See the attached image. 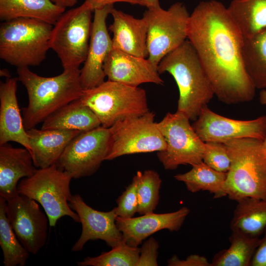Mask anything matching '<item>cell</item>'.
Segmentation results:
<instances>
[{
    "mask_svg": "<svg viewBox=\"0 0 266 266\" xmlns=\"http://www.w3.org/2000/svg\"><path fill=\"white\" fill-rule=\"evenodd\" d=\"M192 126L204 142L225 143L244 138L263 141L266 137V115L250 120H238L220 115L205 106Z\"/></svg>",
    "mask_w": 266,
    "mask_h": 266,
    "instance_id": "5bb4252c",
    "label": "cell"
},
{
    "mask_svg": "<svg viewBox=\"0 0 266 266\" xmlns=\"http://www.w3.org/2000/svg\"><path fill=\"white\" fill-rule=\"evenodd\" d=\"M152 111L120 120L109 128L111 144L105 161L138 153L166 149V141L154 122Z\"/></svg>",
    "mask_w": 266,
    "mask_h": 266,
    "instance_id": "8fae6325",
    "label": "cell"
},
{
    "mask_svg": "<svg viewBox=\"0 0 266 266\" xmlns=\"http://www.w3.org/2000/svg\"><path fill=\"white\" fill-rule=\"evenodd\" d=\"M65 9L51 0H0V19L32 18L54 25Z\"/></svg>",
    "mask_w": 266,
    "mask_h": 266,
    "instance_id": "cb8c5ba5",
    "label": "cell"
},
{
    "mask_svg": "<svg viewBox=\"0 0 266 266\" xmlns=\"http://www.w3.org/2000/svg\"><path fill=\"white\" fill-rule=\"evenodd\" d=\"M242 58L245 70L255 88L266 90V29L244 38Z\"/></svg>",
    "mask_w": 266,
    "mask_h": 266,
    "instance_id": "83f0119b",
    "label": "cell"
},
{
    "mask_svg": "<svg viewBox=\"0 0 266 266\" xmlns=\"http://www.w3.org/2000/svg\"><path fill=\"white\" fill-rule=\"evenodd\" d=\"M190 212L189 208L183 206L169 213L153 212L130 218L117 217L116 224L123 240L129 245L138 247L143 240L160 230L179 231Z\"/></svg>",
    "mask_w": 266,
    "mask_h": 266,
    "instance_id": "ac0fdd59",
    "label": "cell"
},
{
    "mask_svg": "<svg viewBox=\"0 0 266 266\" xmlns=\"http://www.w3.org/2000/svg\"><path fill=\"white\" fill-rule=\"evenodd\" d=\"M202 161L212 168L222 172H227L231 164L226 145L217 142H205Z\"/></svg>",
    "mask_w": 266,
    "mask_h": 266,
    "instance_id": "836d02e7",
    "label": "cell"
},
{
    "mask_svg": "<svg viewBox=\"0 0 266 266\" xmlns=\"http://www.w3.org/2000/svg\"><path fill=\"white\" fill-rule=\"evenodd\" d=\"M85 2L94 11L97 8L104 7L107 5H113L116 2H127L131 4L145 6L143 0H85Z\"/></svg>",
    "mask_w": 266,
    "mask_h": 266,
    "instance_id": "74e56055",
    "label": "cell"
},
{
    "mask_svg": "<svg viewBox=\"0 0 266 266\" xmlns=\"http://www.w3.org/2000/svg\"><path fill=\"white\" fill-rule=\"evenodd\" d=\"M72 177L56 164L37 168L33 175L20 180L17 186L19 194L39 203L46 214L50 227L67 216L80 222L79 216L69 205L72 195L70 183Z\"/></svg>",
    "mask_w": 266,
    "mask_h": 266,
    "instance_id": "52a82bcc",
    "label": "cell"
},
{
    "mask_svg": "<svg viewBox=\"0 0 266 266\" xmlns=\"http://www.w3.org/2000/svg\"><path fill=\"white\" fill-rule=\"evenodd\" d=\"M157 69L172 76L179 92L177 111L195 121L215 94L193 45L186 39L161 60Z\"/></svg>",
    "mask_w": 266,
    "mask_h": 266,
    "instance_id": "3957f363",
    "label": "cell"
},
{
    "mask_svg": "<svg viewBox=\"0 0 266 266\" xmlns=\"http://www.w3.org/2000/svg\"><path fill=\"white\" fill-rule=\"evenodd\" d=\"M6 200L0 196V245L4 266H24L29 252L19 240L6 213Z\"/></svg>",
    "mask_w": 266,
    "mask_h": 266,
    "instance_id": "f546056e",
    "label": "cell"
},
{
    "mask_svg": "<svg viewBox=\"0 0 266 266\" xmlns=\"http://www.w3.org/2000/svg\"><path fill=\"white\" fill-rule=\"evenodd\" d=\"M244 37L227 7L200 1L190 14L187 39L196 51L215 96L227 104L252 100L256 88L243 63Z\"/></svg>",
    "mask_w": 266,
    "mask_h": 266,
    "instance_id": "6da1fadb",
    "label": "cell"
},
{
    "mask_svg": "<svg viewBox=\"0 0 266 266\" xmlns=\"http://www.w3.org/2000/svg\"><path fill=\"white\" fill-rule=\"evenodd\" d=\"M263 234L253 255L250 266H266V227Z\"/></svg>",
    "mask_w": 266,
    "mask_h": 266,
    "instance_id": "8d00e7d4",
    "label": "cell"
},
{
    "mask_svg": "<svg viewBox=\"0 0 266 266\" xmlns=\"http://www.w3.org/2000/svg\"><path fill=\"white\" fill-rule=\"evenodd\" d=\"M227 8L244 38L266 29V0H232Z\"/></svg>",
    "mask_w": 266,
    "mask_h": 266,
    "instance_id": "484cf974",
    "label": "cell"
},
{
    "mask_svg": "<svg viewBox=\"0 0 266 266\" xmlns=\"http://www.w3.org/2000/svg\"><path fill=\"white\" fill-rule=\"evenodd\" d=\"M139 253V248L123 240L111 250L96 257H87L77 264L79 266H136Z\"/></svg>",
    "mask_w": 266,
    "mask_h": 266,
    "instance_id": "4dcf8cb0",
    "label": "cell"
},
{
    "mask_svg": "<svg viewBox=\"0 0 266 266\" xmlns=\"http://www.w3.org/2000/svg\"><path fill=\"white\" fill-rule=\"evenodd\" d=\"M157 126L166 144L157 152L166 170H174L180 165L193 166L202 162L205 142L197 135L190 120L181 112H168Z\"/></svg>",
    "mask_w": 266,
    "mask_h": 266,
    "instance_id": "30bf717a",
    "label": "cell"
},
{
    "mask_svg": "<svg viewBox=\"0 0 266 266\" xmlns=\"http://www.w3.org/2000/svg\"><path fill=\"white\" fill-rule=\"evenodd\" d=\"M57 5L66 8L74 6L77 2V0H51Z\"/></svg>",
    "mask_w": 266,
    "mask_h": 266,
    "instance_id": "f35d334b",
    "label": "cell"
},
{
    "mask_svg": "<svg viewBox=\"0 0 266 266\" xmlns=\"http://www.w3.org/2000/svg\"><path fill=\"white\" fill-rule=\"evenodd\" d=\"M0 75L6 78L11 77L9 70L7 68H2L0 70Z\"/></svg>",
    "mask_w": 266,
    "mask_h": 266,
    "instance_id": "b9f144b4",
    "label": "cell"
},
{
    "mask_svg": "<svg viewBox=\"0 0 266 266\" xmlns=\"http://www.w3.org/2000/svg\"><path fill=\"white\" fill-rule=\"evenodd\" d=\"M237 202L230 223L231 231L260 237L266 227V199L247 197Z\"/></svg>",
    "mask_w": 266,
    "mask_h": 266,
    "instance_id": "d4e9b609",
    "label": "cell"
},
{
    "mask_svg": "<svg viewBox=\"0 0 266 266\" xmlns=\"http://www.w3.org/2000/svg\"><path fill=\"white\" fill-rule=\"evenodd\" d=\"M227 172H219L212 168L203 161L192 166V169L184 173H178L174 178L183 182L191 193L205 191L213 195L215 199L227 196L225 184Z\"/></svg>",
    "mask_w": 266,
    "mask_h": 266,
    "instance_id": "4316f807",
    "label": "cell"
},
{
    "mask_svg": "<svg viewBox=\"0 0 266 266\" xmlns=\"http://www.w3.org/2000/svg\"><path fill=\"white\" fill-rule=\"evenodd\" d=\"M259 101L261 104L266 105V90H262L260 92Z\"/></svg>",
    "mask_w": 266,
    "mask_h": 266,
    "instance_id": "60d3db41",
    "label": "cell"
},
{
    "mask_svg": "<svg viewBox=\"0 0 266 266\" xmlns=\"http://www.w3.org/2000/svg\"><path fill=\"white\" fill-rule=\"evenodd\" d=\"M141 172L140 171L136 172L131 184L116 200L117 206L114 208L117 217L130 218L137 212V189Z\"/></svg>",
    "mask_w": 266,
    "mask_h": 266,
    "instance_id": "d6a6232c",
    "label": "cell"
},
{
    "mask_svg": "<svg viewBox=\"0 0 266 266\" xmlns=\"http://www.w3.org/2000/svg\"><path fill=\"white\" fill-rule=\"evenodd\" d=\"M158 242L153 237L145 241L140 248L139 258L136 266H157Z\"/></svg>",
    "mask_w": 266,
    "mask_h": 266,
    "instance_id": "e575fe53",
    "label": "cell"
},
{
    "mask_svg": "<svg viewBox=\"0 0 266 266\" xmlns=\"http://www.w3.org/2000/svg\"><path fill=\"white\" fill-rule=\"evenodd\" d=\"M79 100L94 112L101 126L106 128L118 120L149 111L145 90L108 80L84 90Z\"/></svg>",
    "mask_w": 266,
    "mask_h": 266,
    "instance_id": "8992f818",
    "label": "cell"
},
{
    "mask_svg": "<svg viewBox=\"0 0 266 266\" xmlns=\"http://www.w3.org/2000/svg\"><path fill=\"white\" fill-rule=\"evenodd\" d=\"M113 23L109 30L113 33V48L135 56L147 58L148 26L142 17L137 19L113 7L110 13Z\"/></svg>",
    "mask_w": 266,
    "mask_h": 266,
    "instance_id": "d6986e66",
    "label": "cell"
},
{
    "mask_svg": "<svg viewBox=\"0 0 266 266\" xmlns=\"http://www.w3.org/2000/svg\"><path fill=\"white\" fill-rule=\"evenodd\" d=\"M111 144L108 128L101 126L81 132L69 142L55 164L72 178L91 176L105 161Z\"/></svg>",
    "mask_w": 266,
    "mask_h": 266,
    "instance_id": "7c38bea8",
    "label": "cell"
},
{
    "mask_svg": "<svg viewBox=\"0 0 266 266\" xmlns=\"http://www.w3.org/2000/svg\"><path fill=\"white\" fill-rule=\"evenodd\" d=\"M162 179L154 170L142 172L137 185V212L143 215L154 212L160 200Z\"/></svg>",
    "mask_w": 266,
    "mask_h": 266,
    "instance_id": "1f68e13d",
    "label": "cell"
},
{
    "mask_svg": "<svg viewBox=\"0 0 266 266\" xmlns=\"http://www.w3.org/2000/svg\"><path fill=\"white\" fill-rule=\"evenodd\" d=\"M190 14L181 2L167 9L147 8L143 15L148 26L147 59L158 67L161 60L187 39Z\"/></svg>",
    "mask_w": 266,
    "mask_h": 266,
    "instance_id": "9c48e42d",
    "label": "cell"
},
{
    "mask_svg": "<svg viewBox=\"0 0 266 266\" xmlns=\"http://www.w3.org/2000/svg\"><path fill=\"white\" fill-rule=\"evenodd\" d=\"M113 5L94 10V20L86 59L80 69V80L84 90L95 87L104 81L103 66L113 48L106 26V19Z\"/></svg>",
    "mask_w": 266,
    "mask_h": 266,
    "instance_id": "2e32d148",
    "label": "cell"
},
{
    "mask_svg": "<svg viewBox=\"0 0 266 266\" xmlns=\"http://www.w3.org/2000/svg\"><path fill=\"white\" fill-rule=\"evenodd\" d=\"M262 147L263 152L264 154V156L266 158V137L265 138L264 140L262 141Z\"/></svg>",
    "mask_w": 266,
    "mask_h": 266,
    "instance_id": "7bdbcfd3",
    "label": "cell"
},
{
    "mask_svg": "<svg viewBox=\"0 0 266 266\" xmlns=\"http://www.w3.org/2000/svg\"><path fill=\"white\" fill-rule=\"evenodd\" d=\"M6 201V215L17 238L30 253L37 254L46 242V214L37 201L19 193Z\"/></svg>",
    "mask_w": 266,
    "mask_h": 266,
    "instance_id": "4fadbf2b",
    "label": "cell"
},
{
    "mask_svg": "<svg viewBox=\"0 0 266 266\" xmlns=\"http://www.w3.org/2000/svg\"><path fill=\"white\" fill-rule=\"evenodd\" d=\"M168 266H211L204 256L193 254L188 256L184 260H180L176 255H173L167 261Z\"/></svg>",
    "mask_w": 266,
    "mask_h": 266,
    "instance_id": "d590c367",
    "label": "cell"
},
{
    "mask_svg": "<svg viewBox=\"0 0 266 266\" xmlns=\"http://www.w3.org/2000/svg\"><path fill=\"white\" fill-rule=\"evenodd\" d=\"M94 11L86 2L65 12L53 27L50 48L58 55L64 70L79 68L87 55Z\"/></svg>",
    "mask_w": 266,
    "mask_h": 266,
    "instance_id": "ba28073f",
    "label": "cell"
},
{
    "mask_svg": "<svg viewBox=\"0 0 266 266\" xmlns=\"http://www.w3.org/2000/svg\"><path fill=\"white\" fill-rule=\"evenodd\" d=\"M224 143L231 161L225 184L229 199L236 202L247 197L266 199V158L262 141L244 138Z\"/></svg>",
    "mask_w": 266,
    "mask_h": 266,
    "instance_id": "277c9868",
    "label": "cell"
},
{
    "mask_svg": "<svg viewBox=\"0 0 266 266\" xmlns=\"http://www.w3.org/2000/svg\"><path fill=\"white\" fill-rule=\"evenodd\" d=\"M147 8H157L160 7L159 0H143Z\"/></svg>",
    "mask_w": 266,
    "mask_h": 266,
    "instance_id": "ab89813d",
    "label": "cell"
},
{
    "mask_svg": "<svg viewBox=\"0 0 266 266\" xmlns=\"http://www.w3.org/2000/svg\"><path fill=\"white\" fill-rule=\"evenodd\" d=\"M260 238L232 230L229 247L215 254L211 262V266H250Z\"/></svg>",
    "mask_w": 266,
    "mask_h": 266,
    "instance_id": "f1b7e54d",
    "label": "cell"
},
{
    "mask_svg": "<svg viewBox=\"0 0 266 266\" xmlns=\"http://www.w3.org/2000/svg\"><path fill=\"white\" fill-rule=\"evenodd\" d=\"M36 169L27 148H15L8 143L0 145V196L6 200L18 193L19 181L32 176Z\"/></svg>",
    "mask_w": 266,
    "mask_h": 266,
    "instance_id": "44dd1931",
    "label": "cell"
},
{
    "mask_svg": "<svg viewBox=\"0 0 266 266\" xmlns=\"http://www.w3.org/2000/svg\"><path fill=\"white\" fill-rule=\"evenodd\" d=\"M81 132L35 128L27 130L35 166L45 168L55 164L69 142Z\"/></svg>",
    "mask_w": 266,
    "mask_h": 266,
    "instance_id": "7402d4cb",
    "label": "cell"
},
{
    "mask_svg": "<svg viewBox=\"0 0 266 266\" xmlns=\"http://www.w3.org/2000/svg\"><path fill=\"white\" fill-rule=\"evenodd\" d=\"M69 205L77 213L82 224L81 234L72 246V251H81L90 240H102L111 248L123 241L122 233L116 224L117 216L114 208L107 212L97 210L86 204L79 194L72 196Z\"/></svg>",
    "mask_w": 266,
    "mask_h": 266,
    "instance_id": "9a60e30c",
    "label": "cell"
},
{
    "mask_svg": "<svg viewBox=\"0 0 266 266\" xmlns=\"http://www.w3.org/2000/svg\"><path fill=\"white\" fill-rule=\"evenodd\" d=\"M52 25L32 18L5 21L0 26V58L17 68L39 66L50 48Z\"/></svg>",
    "mask_w": 266,
    "mask_h": 266,
    "instance_id": "5b68a950",
    "label": "cell"
},
{
    "mask_svg": "<svg viewBox=\"0 0 266 266\" xmlns=\"http://www.w3.org/2000/svg\"><path fill=\"white\" fill-rule=\"evenodd\" d=\"M17 72L28 95V104L22 109L26 130L35 128L61 108L79 99L84 91L79 68L64 70L53 77L39 76L28 67L17 68Z\"/></svg>",
    "mask_w": 266,
    "mask_h": 266,
    "instance_id": "7a4b0ae2",
    "label": "cell"
},
{
    "mask_svg": "<svg viewBox=\"0 0 266 266\" xmlns=\"http://www.w3.org/2000/svg\"><path fill=\"white\" fill-rule=\"evenodd\" d=\"M108 80L132 87L150 83L163 85L157 67L147 58L135 56L113 49L108 54L103 66Z\"/></svg>",
    "mask_w": 266,
    "mask_h": 266,
    "instance_id": "e0dca14e",
    "label": "cell"
},
{
    "mask_svg": "<svg viewBox=\"0 0 266 266\" xmlns=\"http://www.w3.org/2000/svg\"><path fill=\"white\" fill-rule=\"evenodd\" d=\"M18 81V77H10L0 83V145L16 142L30 151L16 96Z\"/></svg>",
    "mask_w": 266,
    "mask_h": 266,
    "instance_id": "ffe728a7",
    "label": "cell"
},
{
    "mask_svg": "<svg viewBox=\"0 0 266 266\" xmlns=\"http://www.w3.org/2000/svg\"><path fill=\"white\" fill-rule=\"evenodd\" d=\"M101 126L94 112L79 99L61 108L43 122L41 129L86 132Z\"/></svg>",
    "mask_w": 266,
    "mask_h": 266,
    "instance_id": "603a6c76",
    "label": "cell"
}]
</instances>
